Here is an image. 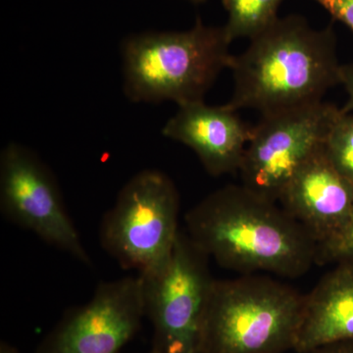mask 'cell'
I'll use <instances>...</instances> for the list:
<instances>
[{"label":"cell","instance_id":"6da1fadb","mask_svg":"<svg viewBox=\"0 0 353 353\" xmlns=\"http://www.w3.org/2000/svg\"><path fill=\"white\" fill-rule=\"evenodd\" d=\"M277 203L245 185H226L188 211L185 234L228 270L301 277L317 263V243Z\"/></svg>","mask_w":353,"mask_h":353},{"label":"cell","instance_id":"7a4b0ae2","mask_svg":"<svg viewBox=\"0 0 353 353\" xmlns=\"http://www.w3.org/2000/svg\"><path fill=\"white\" fill-rule=\"evenodd\" d=\"M341 65L332 26L314 29L299 16L278 18L234 55V90L226 106L264 115L322 101L340 83Z\"/></svg>","mask_w":353,"mask_h":353},{"label":"cell","instance_id":"3957f363","mask_svg":"<svg viewBox=\"0 0 353 353\" xmlns=\"http://www.w3.org/2000/svg\"><path fill=\"white\" fill-rule=\"evenodd\" d=\"M224 28L201 19L183 32H145L125 39L123 88L136 103L203 101L221 72L231 66Z\"/></svg>","mask_w":353,"mask_h":353},{"label":"cell","instance_id":"277c9868","mask_svg":"<svg viewBox=\"0 0 353 353\" xmlns=\"http://www.w3.org/2000/svg\"><path fill=\"white\" fill-rule=\"evenodd\" d=\"M304 296L269 276L213 280L209 289L201 353H284L294 350Z\"/></svg>","mask_w":353,"mask_h":353},{"label":"cell","instance_id":"5b68a950","mask_svg":"<svg viewBox=\"0 0 353 353\" xmlns=\"http://www.w3.org/2000/svg\"><path fill=\"white\" fill-rule=\"evenodd\" d=\"M180 196L163 172L146 169L132 176L102 218L99 241L121 268L148 276L171 259L176 239Z\"/></svg>","mask_w":353,"mask_h":353},{"label":"cell","instance_id":"8992f818","mask_svg":"<svg viewBox=\"0 0 353 353\" xmlns=\"http://www.w3.org/2000/svg\"><path fill=\"white\" fill-rule=\"evenodd\" d=\"M208 259L180 232L166 266L152 275H139L155 353H201L204 311L213 281Z\"/></svg>","mask_w":353,"mask_h":353},{"label":"cell","instance_id":"52a82bcc","mask_svg":"<svg viewBox=\"0 0 353 353\" xmlns=\"http://www.w3.org/2000/svg\"><path fill=\"white\" fill-rule=\"evenodd\" d=\"M339 111L319 101L261 115L239 171L243 185L278 202L290 179L323 145Z\"/></svg>","mask_w":353,"mask_h":353},{"label":"cell","instance_id":"ba28073f","mask_svg":"<svg viewBox=\"0 0 353 353\" xmlns=\"http://www.w3.org/2000/svg\"><path fill=\"white\" fill-rule=\"evenodd\" d=\"M0 210L7 221L57 250L92 264L52 172L32 150L8 143L0 153Z\"/></svg>","mask_w":353,"mask_h":353},{"label":"cell","instance_id":"9c48e42d","mask_svg":"<svg viewBox=\"0 0 353 353\" xmlns=\"http://www.w3.org/2000/svg\"><path fill=\"white\" fill-rule=\"evenodd\" d=\"M145 317L141 276L103 282L88 303L64 314L34 353H118Z\"/></svg>","mask_w":353,"mask_h":353},{"label":"cell","instance_id":"30bf717a","mask_svg":"<svg viewBox=\"0 0 353 353\" xmlns=\"http://www.w3.org/2000/svg\"><path fill=\"white\" fill-rule=\"evenodd\" d=\"M317 243L334 240L353 211V185L327 157L323 145L285 185L278 201Z\"/></svg>","mask_w":353,"mask_h":353},{"label":"cell","instance_id":"8fae6325","mask_svg":"<svg viewBox=\"0 0 353 353\" xmlns=\"http://www.w3.org/2000/svg\"><path fill=\"white\" fill-rule=\"evenodd\" d=\"M162 134L189 146L209 175L219 176L240 171L252 128L225 105L209 106L203 101L178 105Z\"/></svg>","mask_w":353,"mask_h":353},{"label":"cell","instance_id":"7c38bea8","mask_svg":"<svg viewBox=\"0 0 353 353\" xmlns=\"http://www.w3.org/2000/svg\"><path fill=\"white\" fill-rule=\"evenodd\" d=\"M336 264L304 296L303 320L294 348L297 353L353 340V260Z\"/></svg>","mask_w":353,"mask_h":353},{"label":"cell","instance_id":"4fadbf2b","mask_svg":"<svg viewBox=\"0 0 353 353\" xmlns=\"http://www.w3.org/2000/svg\"><path fill=\"white\" fill-rule=\"evenodd\" d=\"M283 0H223L228 12L224 26L230 43L239 39H252L278 19Z\"/></svg>","mask_w":353,"mask_h":353},{"label":"cell","instance_id":"5bb4252c","mask_svg":"<svg viewBox=\"0 0 353 353\" xmlns=\"http://www.w3.org/2000/svg\"><path fill=\"white\" fill-rule=\"evenodd\" d=\"M323 148L334 168L353 185V113L339 111Z\"/></svg>","mask_w":353,"mask_h":353},{"label":"cell","instance_id":"9a60e30c","mask_svg":"<svg viewBox=\"0 0 353 353\" xmlns=\"http://www.w3.org/2000/svg\"><path fill=\"white\" fill-rule=\"evenodd\" d=\"M345 259L353 260V211L341 233L318 250L317 263H336Z\"/></svg>","mask_w":353,"mask_h":353},{"label":"cell","instance_id":"2e32d148","mask_svg":"<svg viewBox=\"0 0 353 353\" xmlns=\"http://www.w3.org/2000/svg\"><path fill=\"white\" fill-rule=\"evenodd\" d=\"M334 19L340 21L353 32V0H315Z\"/></svg>","mask_w":353,"mask_h":353},{"label":"cell","instance_id":"e0dca14e","mask_svg":"<svg viewBox=\"0 0 353 353\" xmlns=\"http://www.w3.org/2000/svg\"><path fill=\"white\" fill-rule=\"evenodd\" d=\"M340 83L347 90V101L345 108H341V111L345 113L353 112V63L341 65Z\"/></svg>","mask_w":353,"mask_h":353},{"label":"cell","instance_id":"ac0fdd59","mask_svg":"<svg viewBox=\"0 0 353 353\" xmlns=\"http://www.w3.org/2000/svg\"><path fill=\"white\" fill-rule=\"evenodd\" d=\"M309 353H353V340L328 343Z\"/></svg>","mask_w":353,"mask_h":353},{"label":"cell","instance_id":"d6986e66","mask_svg":"<svg viewBox=\"0 0 353 353\" xmlns=\"http://www.w3.org/2000/svg\"><path fill=\"white\" fill-rule=\"evenodd\" d=\"M0 353H20L13 345H9L6 341H1L0 343Z\"/></svg>","mask_w":353,"mask_h":353},{"label":"cell","instance_id":"ffe728a7","mask_svg":"<svg viewBox=\"0 0 353 353\" xmlns=\"http://www.w3.org/2000/svg\"><path fill=\"white\" fill-rule=\"evenodd\" d=\"M190 2H194V3H201V2L205 1V0H189Z\"/></svg>","mask_w":353,"mask_h":353},{"label":"cell","instance_id":"44dd1931","mask_svg":"<svg viewBox=\"0 0 353 353\" xmlns=\"http://www.w3.org/2000/svg\"><path fill=\"white\" fill-rule=\"evenodd\" d=\"M148 353H155V352H153V350H150V352H148Z\"/></svg>","mask_w":353,"mask_h":353}]
</instances>
